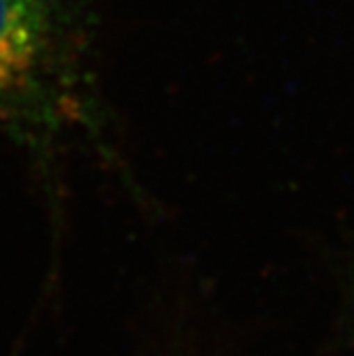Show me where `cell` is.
<instances>
[{"mask_svg":"<svg viewBox=\"0 0 354 356\" xmlns=\"http://www.w3.org/2000/svg\"><path fill=\"white\" fill-rule=\"evenodd\" d=\"M86 86L64 0H0V124L45 141L81 122Z\"/></svg>","mask_w":354,"mask_h":356,"instance_id":"6da1fadb","label":"cell"}]
</instances>
